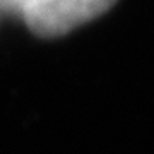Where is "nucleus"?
<instances>
[{"label": "nucleus", "mask_w": 154, "mask_h": 154, "mask_svg": "<svg viewBox=\"0 0 154 154\" xmlns=\"http://www.w3.org/2000/svg\"><path fill=\"white\" fill-rule=\"evenodd\" d=\"M116 0H26L22 16L33 33L55 38L108 11Z\"/></svg>", "instance_id": "nucleus-1"}, {"label": "nucleus", "mask_w": 154, "mask_h": 154, "mask_svg": "<svg viewBox=\"0 0 154 154\" xmlns=\"http://www.w3.org/2000/svg\"><path fill=\"white\" fill-rule=\"evenodd\" d=\"M0 2L11 11H22V7L26 4V0H0Z\"/></svg>", "instance_id": "nucleus-2"}]
</instances>
